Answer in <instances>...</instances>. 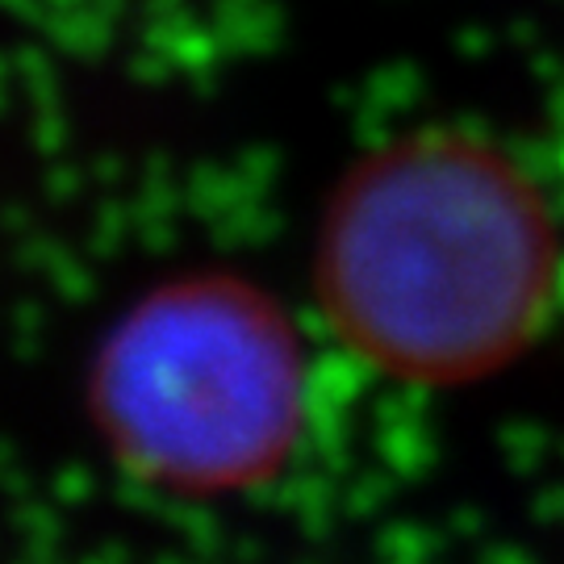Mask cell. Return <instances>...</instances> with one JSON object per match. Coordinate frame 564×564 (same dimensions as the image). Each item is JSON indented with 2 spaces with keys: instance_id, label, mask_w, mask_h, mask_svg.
<instances>
[{
  "instance_id": "1",
  "label": "cell",
  "mask_w": 564,
  "mask_h": 564,
  "mask_svg": "<svg viewBox=\"0 0 564 564\" xmlns=\"http://www.w3.org/2000/svg\"><path fill=\"white\" fill-rule=\"evenodd\" d=\"M535 184L468 134H414L339 184L318 276L339 330L410 377H468L514 356L552 293Z\"/></svg>"
},
{
  "instance_id": "2",
  "label": "cell",
  "mask_w": 564,
  "mask_h": 564,
  "mask_svg": "<svg viewBox=\"0 0 564 564\" xmlns=\"http://www.w3.org/2000/svg\"><path fill=\"white\" fill-rule=\"evenodd\" d=\"M97 402L109 440L181 489L268 473L302 419V368L281 314L235 281H184L105 339Z\"/></svg>"
}]
</instances>
